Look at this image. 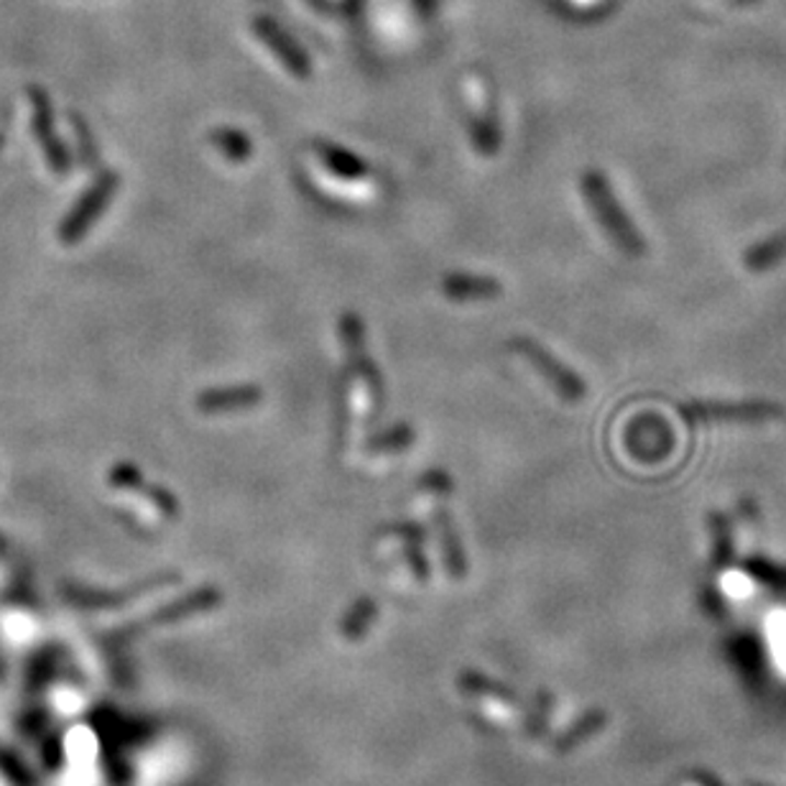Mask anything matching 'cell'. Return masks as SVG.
Returning a JSON list of instances; mask_svg holds the SVG:
<instances>
[{
  "label": "cell",
  "mask_w": 786,
  "mask_h": 786,
  "mask_svg": "<svg viewBox=\"0 0 786 786\" xmlns=\"http://www.w3.org/2000/svg\"><path fill=\"white\" fill-rule=\"evenodd\" d=\"M442 292L452 302H483L501 294V281L483 277V273H460L454 271L442 281Z\"/></svg>",
  "instance_id": "8992f818"
},
{
  "label": "cell",
  "mask_w": 786,
  "mask_h": 786,
  "mask_svg": "<svg viewBox=\"0 0 786 786\" xmlns=\"http://www.w3.org/2000/svg\"><path fill=\"white\" fill-rule=\"evenodd\" d=\"M314 154L319 156V161L325 164L335 177L363 179L371 175V167H368L358 154L348 151V148H343L340 144H333V141H314Z\"/></svg>",
  "instance_id": "52a82bcc"
},
{
  "label": "cell",
  "mask_w": 786,
  "mask_h": 786,
  "mask_svg": "<svg viewBox=\"0 0 786 786\" xmlns=\"http://www.w3.org/2000/svg\"><path fill=\"white\" fill-rule=\"evenodd\" d=\"M256 29H258V34H261L263 42L269 44L271 49L279 54V59L284 61V67L289 69V72L296 75V77H310L312 67H310V61H306L304 52L299 49V46L292 42V38H289V36L284 34V31H281V29L277 26V23H271V21H258Z\"/></svg>",
  "instance_id": "ba28073f"
},
{
  "label": "cell",
  "mask_w": 786,
  "mask_h": 786,
  "mask_svg": "<svg viewBox=\"0 0 786 786\" xmlns=\"http://www.w3.org/2000/svg\"><path fill=\"white\" fill-rule=\"evenodd\" d=\"M210 141L212 146L233 164H243L254 156V144H250V138L238 128H215L210 133Z\"/></svg>",
  "instance_id": "30bf717a"
},
{
  "label": "cell",
  "mask_w": 786,
  "mask_h": 786,
  "mask_svg": "<svg viewBox=\"0 0 786 786\" xmlns=\"http://www.w3.org/2000/svg\"><path fill=\"white\" fill-rule=\"evenodd\" d=\"M263 401V389L258 383H238V386L207 389L196 396V408L202 414H231L240 408L258 406Z\"/></svg>",
  "instance_id": "5b68a950"
},
{
  "label": "cell",
  "mask_w": 786,
  "mask_h": 786,
  "mask_svg": "<svg viewBox=\"0 0 786 786\" xmlns=\"http://www.w3.org/2000/svg\"><path fill=\"white\" fill-rule=\"evenodd\" d=\"M31 96H34V102H36V115H34V123H36V136L38 141L44 144V151L49 154L52 159V167L57 171H67V154L65 148L59 146V141L54 138L52 133V110H49V100L44 98V92L38 90H31Z\"/></svg>",
  "instance_id": "9c48e42d"
},
{
  "label": "cell",
  "mask_w": 786,
  "mask_h": 786,
  "mask_svg": "<svg viewBox=\"0 0 786 786\" xmlns=\"http://www.w3.org/2000/svg\"><path fill=\"white\" fill-rule=\"evenodd\" d=\"M508 348L518 352L524 360H529V363L537 368V371L544 375V379L549 381V386H552L560 396L568 401V404H577V401L585 398V381L580 379V375L572 371V368H568L562 363L560 358L552 356L544 345L534 340V337H526V335H516L514 340H508Z\"/></svg>",
  "instance_id": "6da1fadb"
},
{
  "label": "cell",
  "mask_w": 786,
  "mask_h": 786,
  "mask_svg": "<svg viewBox=\"0 0 786 786\" xmlns=\"http://www.w3.org/2000/svg\"><path fill=\"white\" fill-rule=\"evenodd\" d=\"M583 190L595 217L603 223L605 233L616 243H620L628 254H641V238L633 233L631 223H628V217L624 215V210H620V204L616 202V196H613L600 171H587L583 177Z\"/></svg>",
  "instance_id": "7a4b0ae2"
},
{
  "label": "cell",
  "mask_w": 786,
  "mask_h": 786,
  "mask_svg": "<svg viewBox=\"0 0 786 786\" xmlns=\"http://www.w3.org/2000/svg\"><path fill=\"white\" fill-rule=\"evenodd\" d=\"M115 190H117V175H113V171H105V175H102L98 182L92 184V190L85 194L80 202H77V207L69 212V217H65V223H61V231H59V238L65 243L80 240L82 235L90 231V225L102 215L105 204L113 200Z\"/></svg>",
  "instance_id": "277c9868"
},
{
  "label": "cell",
  "mask_w": 786,
  "mask_h": 786,
  "mask_svg": "<svg viewBox=\"0 0 786 786\" xmlns=\"http://www.w3.org/2000/svg\"><path fill=\"white\" fill-rule=\"evenodd\" d=\"M414 429L408 424H393V427L379 431L368 439V450L371 452H401L414 442Z\"/></svg>",
  "instance_id": "8fae6325"
},
{
  "label": "cell",
  "mask_w": 786,
  "mask_h": 786,
  "mask_svg": "<svg viewBox=\"0 0 786 786\" xmlns=\"http://www.w3.org/2000/svg\"><path fill=\"white\" fill-rule=\"evenodd\" d=\"M340 337H343L345 352H348V360H350L352 371H356V375H360V379H363V383H366V391H368V396H371L373 412H379V408L383 406V379H381L379 368H375V363L371 360V356H368V350H366V325H363V319H360L356 312H345L343 314Z\"/></svg>",
  "instance_id": "3957f363"
}]
</instances>
